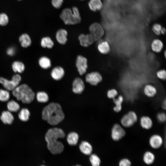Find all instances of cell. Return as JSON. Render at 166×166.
<instances>
[{
  "label": "cell",
  "instance_id": "31",
  "mask_svg": "<svg viewBox=\"0 0 166 166\" xmlns=\"http://www.w3.org/2000/svg\"><path fill=\"white\" fill-rule=\"evenodd\" d=\"M8 111L10 112H17L19 110L20 107L18 104L14 100L9 101L7 105Z\"/></svg>",
  "mask_w": 166,
  "mask_h": 166
},
{
  "label": "cell",
  "instance_id": "28",
  "mask_svg": "<svg viewBox=\"0 0 166 166\" xmlns=\"http://www.w3.org/2000/svg\"><path fill=\"white\" fill-rule=\"evenodd\" d=\"M41 45L43 48L51 49L54 45V42L49 37H44L42 39Z\"/></svg>",
  "mask_w": 166,
  "mask_h": 166
},
{
  "label": "cell",
  "instance_id": "38",
  "mask_svg": "<svg viewBox=\"0 0 166 166\" xmlns=\"http://www.w3.org/2000/svg\"><path fill=\"white\" fill-rule=\"evenodd\" d=\"M132 163L131 161L127 158L121 159L118 163V166H131Z\"/></svg>",
  "mask_w": 166,
  "mask_h": 166
},
{
  "label": "cell",
  "instance_id": "32",
  "mask_svg": "<svg viewBox=\"0 0 166 166\" xmlns=\"http://www.w3.org/2000/svg\"><path fill=\"white\" fill-rule=\"evenodd\" d=\"M38 101L41 103H45L49 100V97L46 93L43 91L38 92L36 95Z\"/></svg>",
  "mask_w": 166,
  "mask_h": 166
},
{
  "label": "cell",
  "instance_id": "10",
  "mask_svg": "<svg viewBox=\"0 0 166 166\" xmlns=\"http://www.w3.org/2000/svg\"><path fill=\"white\" fill-rule=\"evenodd\" d=\"M86 81L93 86L97 85L102 80V77L99 72L95 71L87 73L85 77Z\"/></svg>",
  "mask_w": 166,
  "mask_h": 166
},
{
  "label": "cell",
  "instance_id": "47",
  "mask_svg": "<svg viewBox=\"0 0 166 166\" xmlns=\"http://www.w3.org/2000/svg\"><path fill=\"white\" fill-rule=\"evenodd\" d=\"M41 166H45V165H41Z\"/></svg>",
  "mask_w": 166,
  "mask_h": 166
},
{
  "label": "cell",
  "instance_id": "43",
  "mask_svg": "<svg viewBox=\"0 0 166 166\" xmlns=\"http://www.w3.org/2000/svg\"><path fill=\"white\" fill-rule=\"evenodd\" d=\"M166 100L165 99L163 103H162V107L163 108V109H166Z\"/></svg>",
  "mask_w": 166,
  "mask_h": 166
},
{
  "label": "cell",
  "instance_id": "5",
  "mask_svg": "<svg viewBox=\"0 0 166 166\" xmlns=\"http://www.w3.org/2000/svg\"><path fill=\"white\" fill-rule=\"evenodd\" d=\"M21 80V77L18 74L13 76L10 80L0 77V83L6 89L10 91L13 90L18 86Z\"/></svg>",
  "mask_w": 166,
  "mask_h": 166
},
{
  "label": "cell",
  "instance_id": "25",
  "mask_svg": "<svg viewBox=\"0 0 166 166\" xmlns=\"http://www.w3.org/2000/svg\"><path fill=\"white\" fill-rule=\"evenodd\" d=\"M79 136L74 132L69 133L67 136V140L68 143L71 145H75L78 141Z\"/></svg>",
  "mask_w": 166,
  "mask_h": 166
},
{
  "label": "cell",
  "instance_id": "42",
  "mask_svg": "<svg viewBox=\"0 0 166 166\" xmlns=\"http://www.w3.org/2000/svg\"><path fill=\"white\" fill-rule=\"evenodd\" d=\"M6 52L8 55L10 56H12L15 54V49L14 48L10 47L8 49Z\"/></svg>",
  "mask_w": 166,
  "mask_h": 166
},
{
  "label": "cell",
  "instance_id": "34",
  "mask_svg": "<svg viewBox=\"0 0 166 166\" xmlns=\"http://www.w3.org/2000/svg\"><path fill=\"white\" fill-rule=\"evenodd\" d=\"M10 97V94L8 91L0 89V101L3 102L7 101Z\"/></svg>",
  "mask_w": 166,
  "mask_h": 166
},
{
  "label": "cell",
  "instance_id": "37",
  "mask_svg": "<svg viewBox=\"0 0 166 166\" xmlns=\"http://www.w3.org/2000/svg\"><path fill=\"white\" fill-rule=\"evenodd\" d=\"M118 94L117 91L114 89H109L107 92V96L110 99H113L115 98L117 96Z\"/></svg>",
  "mask_w": 166,
  "mask_h": 166
},
{
  "label": "cell",
  "instance_id": "46",
  "mask_svg": "<svg viewBox=\"0 0 166 166\" xmlns=\"http://www.w3.org/2000/svg\"><path fill=\"white\" fill-rule=\"evenodd\" d=\"M81 166V165H79V164H77V165H76L75 166Z\"/></svg>",
  "mask_w": 166,
  "mask_h": 166
},
{
  "label": "cell",
  "instance_id": "1",
  "mask_svg": "<svg viewBox=\"0 0 166 166\" xmlns=\"http://www.w3.org/2000/svg\"><path fill=\"white\" fill-rule=\"evenodd\" d=\"M65 134L61 128H54L49 129L46 132L45 139L47 143L48 150L53 154H60L63 151V144L58 140L59 138L64 137Z\"/></svg>",
  "mask_w": 166,
  "mask_h": 166
},
{
  "label": "cell",
  "instance_id": "27",
  "mask_svg": "<svg viewBox=\"0 0 166 166\" xmlns=\"http://www.w3.org/2000/svg\"><path fill=\"white\" fill-rule=\"evenodd\" d=\"M38 63L40 66L44 69H48L51 67V65L50 60L45 56L41 57L39 60Z\"/></svg>",
  "mask_w": 166,
  "mask_h": 166
},
{
  "label": "cell",
  "instance_id": "12",
  "mask_svg": "<svg viewBox=\"0 0 166 166\" xmlns=\"http://www.w3.org/2000/svg\"><path fill=\"white\" fill-rule=\"evenodd\" d=\"M83 81L81 78L77 77L74 79L72 83V91L76 94H81L85 89Z\"/></svg>",
  "mask_w": 166,
  "mask_h": 166
},
{
  "label": "cell",
  "instance_id": "24",
  "mask_svg": "<svg viewBox=\"0 0 166 166\" xmlns=\"http://www.w3.org/2000/svg\"><path fill=\"white\" fill-rule=\"evenodd\" d=\"M19 41L23 48H27L31 44V41L29 36L26 34H22L19 38Z\"/></svg>",
  "mask_w": 166,
  "mask_h": 166
},
{
  "label": "cell",
  "instance_id": "13",
  "mask_svg": "<svg viewBox=\"0 0 166 166\" xmlns=\"http://www.w3.org/2000/svg\"><path fill=\"white\" fill-rule=\"evenodd\" d=\"M149 142L152 148L154 149H157L162 145L163 142V139L160 135L154 134L150 137Z\"/></svg>",
  "mask_w": 166,
  "mask_h": 166
},
{
  "label": "cell",
  "instance_id": "33",
  "mask_svg": "<svg viewBox=\"0 0 166 166\" xmlns=\"http://www.w3.org/2000/svg\"><path fill=\"white\" fill-rule=\"evenodd\" d=\"M89 160L92 166H100L101 160L99 157L95 154H91Z\"/></svg>",
  "mask_w": 166,
  "mask_h": 166
},
{
  "label": "cell",
  "instance_id": "16",
  "mask_svg": "<svg viewBox=\"0 0 166 166\" xmlns=\"http://www.w3.org/2000/svg\"><path fill=\"white\" fill-rule=\"evenodd\" d=\"M88 5L89 9L93 12L100 11L103 7V4L101 0H89Z\"/></svg>",
  "mask_w": 166,
  "mask_h": 166
},
{
  "label": "cell",
  "instance_id": "41",
  "mask_svg": "<svg viewBox=\"0 0 166 166\" xmlns=\"http://www.w3.org/2000/svg\"><path fill=\"white\" fill-rule=\"evenodd\" d=\"M157 118L159 121L160 123H163L166 121L165 114L164 113H158L157 115Z\"/></svg>",
  "mask_w": 166,
  "mask_h": 166
},
{
  "label": "cell",
  "instance_id": "11",
  "mask_svg": "<svg viewBox=\"0 0 166 166\" xmlns=\"http://www.w3.org/2000/svg\"><path fill=\"white\" fill-rule=\"evenodd\" d=\"M80 45L82 47H87L92 45L96 40L90 34H81L78 37Z\"/></svg>",
  "mask_w": 166,
  "mask_h": 166
},
{
  "label": "cell",
  "instance_id": "49",
  "mask_svg": "<svg viewBox=\"0 0 166 166\" xmlns=\"http://www.w3.org/2000/svg\"><path fill=\"white\" fill-rule=\"evenodd\" d=\"M18 0L20 1V0Z\"/></svg>",
  "mask_w": 166,
  "mask_h": 166
},
{
  "label": "cell",
  "instance_id": "29",
  "mask_svg": "<svg viewBox=\"0 0 166 166\" xmlns=\"http://www.w3.org/2000/svg\"><path fill=\"white\" fill-rule=\"evenodd\" d=\"M12 67L13 71L15 73H22L25 69L23 63L19 61L14 62L12 64Z\"/></svg>",
  "mask_w": 166,
  "mask_h": 166
},
{
  "label": "cell",
  "instance_id": "6",
  "mask_svg": "<svg viewBox=\"0 0 166 166\" xmlns=\"http://www.w3.org/2000/svg\"><path fill=\"white\" fill-rule=\"evenodd\" d=\"M137 119L136 113L133 111H130L122 117L121 122L123 127L129 128L133 125L137 121Z\"/></svg>",
  "mask_w": 166,
  "mask_h": 166
},
{
  "label": "cell",
  "instance_id": "20",
  "mask_svg": "<svg viewBox=\"0 0 166 166\" xmlns=\"http://www.w3.org/2000/svg\"><path fill=\"white\" fill-rule=\"evenodd\" d=\"M151 46L152 51L156 53H159L163 49L164 45L161 40L158 39H155L152 41Z\"/></svg>",
  "mask_w": 166,
  "mask_h": 166
},
{
  "label": "cell",
  "instance_id": "26",
  "mask_svg": "<svg viewBox=\"0 0 166 166\" xmlns=\"http://www.w3.org/2000/svg\"><path fill=\"white\" fill-rule=\"evenodd\" d=\"M113 99L115 105L113 108L114 111L117 113L120 112L122 109V104L124 101L123 97L122 95H119L117 97H115Z\"/></svg>",
  "mask_w": 166,
  "mask_h": 166
},
{
  "label": "cell",
  "instance_id": "45",
  "mask_svg": "<svg viewBox=\"0 0 166 166\" xmlns=\"http://www.w3.org/2000/svg\"><path fill=\"white\" fill-rule=\"evenodd\" d=\"M164 56L165 57V58H166V51L165 50L164 51Z\"/></svg>",
  "mask_w": 166,
  "mask_h": 166
},
{
  "label": "cell",
  "instance_id": "9",
  "mask_svg": "<svg viewBox=\"0 0 166 166\" xmlns=\"http://www.w3.org/2000/svg\"><path fill=\"white\" fill-rule=\"evenodd\" d=\"M125 134V132L122 127L118 124H114L112 129L111 136L112 139L118 141L121 139Z\"/></svg>",
  "mask_w": 166,
  "mask_h": 166
},
{
  "label": "cell",
  "instance_id": "15",
  "mask_svg": "<svg viewBox=\"0 0 166 166\" xmlns=\"http://www.w3.org/2000/svg\"><path fill=\"white\" fill-rule=\"evenodd\" d=\"M65 74V71L63 68L60 66L54 68L51 72L52 78L56 81L59 80L62 78Z\"/></svg>",
  "mask_w": 166,
  "mask_h": 166
},
{
  "label": "cell",
  "instance_id": "4",
  "mask_svg": "<svg viewBox=\"0 0 166 166\" xmlns=\"http://www.w3.org/2000/svg\"><path fill=\"white\" fill-rule=\"evenodd\" d=\"M60 17L65 24L73 25L80 23L81 18L79 10L76 6L64 9L60 14Z\"/></svg>",
  "mask_w": 166,
  "mask_h": 166
},
{
  "label": "cell",
  "instance_id": "21",
  "mask_svg": "<svg viewBox=\"0 0 166 166\" xmlns=\"http://www.w3.org/2000/svg\"><path fill=\"white\" fill-rule=\"evenodd\" d=\"M140 124L143 128L147 130L150 129L153 125L151 119L147 116H143L140 118Z\"/></svg>",
  "mask_w": 166,
  "mask_h": 166
},
{
  "label": "cell",
  "instance_id": "8",
  "mask_svg": "<svg viewBox=\"0 0 166 166\" xmlns=\"http://www.w3.org/2000/svg\"><path fill=\"white\" fill-rule=\"evenodd\" d=\"M75 65L79 75H83L86 73L88 68L87 59L83 56L79 55L77 57Z\"/></svg>",
  "mask_w": 166,
  "mask_h": 166
},
{
  "label": "cell",
  "instance_id": "36",
  "mask_svg": "<svg viewBox=\"0 0 166 166\" xmlns=\"http://www.w3.org/2000/svg\"><path fill=\"white\" fill-rule=\"evenodd\" d=\"M9 22V18L7 15L4 13L0 14V25L6 26Z\"/></svg>",
  "mask_w": 166,
  "mask_h": 166
},
{
  "label": "cell",
  "instance_id": "22",
  "mask_svg": "<svg viewBox=\"0 0 166 166\" xmlns=\"http://www.w3.org/2000/svg\"><path fill=\"white\" fill-rule=\"evenodd\" d=\"M155 160L154 154L150 151H147L144 152L143 156V160L144 163L147 165H150L153 164Z\"/></svg>",
  "mask_w": 166,
  "mask_h": 166
},
{
  "label": "cell",
  "instance_id": "7",
  "mask_svg": "<svg viewBox=\"0 0 166 166\" xmlns=\"http://www.w3.org/2000/svg\"><path fill=\"white\" fill-rule=\"evenodd\" d=\"M90 34L94 38L96 41L101 39L104 35L105 31L102 26L97 22L91 24L89 27Z\"/></svg>",
  "mask_w": 166,
  "mask_h": 166
},
{
  "label": "cell",
  "instance_id": "19",
  "mask_svg": "<svg viewBox=\"0 0 166 166\" xmlns=\"http://www.w3.org/2000/svg\"><path fill=\"white\" fill-rule=\"evenodd\" d=\"M2 121L5 124H11L14 120V117L11 112L9 111H3L0 117Z\"/></svg>",
  "mask_w": 166,
  "mask_h": 166
},
{
  "label": "cell",
  "instance_id": "40",
  "mask_svg": "<svg viewBox=\"0 0 166 166\" xmlns=\"http://www.w3.org/2000/svg\"><path fill=\"white\" fill-rule=\"evenodd\" d=\"M64 0H51L52 6L56 9H59L62 6Z\"/></svg>",
  "mask_w": 166,
  "mask_h": 166
},
{
  "label": "cell",
  "instance_id": "3",
  "mask_svg": "<svg viewBox=\"0 0 166 166\" xmlns=\"http://www.w3.org/2000/svg\"><path fill=\"white\" fill-rule=\"evenodd\" d=\"M12 94L18 101L25 104L31 102L34 100L35 94L27 85L23 84L17 86L13 90Z\"/></svg>",
  "mask_w": 166,
  "mask_h": 166
},
{
  "label": "cell",
  "instance_id": "30",
  "mask_svg": "<svg viewBox=\"0 0 166 166\" xmlns=\"http://www.w3.org/2000/svg\"><path fill=\"white\" fill-rule=\"evenodd\" d=\"M30 115V112L26 108L22 109L18 115L19 119L23 121H28L29 119Z\"/></svg>",
  "mask_w": 166,
  "mask_h": 166
},
{
  "label": "cell",
  "instance_id": "23",
  "mask_svg": "<svg viewBox=\"0 0 166 166\" xmlns=\"http://www.w3.org/2000/svg\"><path fill=\"white\" fill-rule=\"evenodd\" d=\"M97 48L99 52L103 54L108 53L110 50L109 45L106 41H103L99 43Z\"/></svg>",
  "mask_w": 166,
  "mask_h": 166
},
{
  "label": "cell",
  "instance_id": "35",
  "mask_svg": "<svg viewBox=\"0 0 166 166\" xmlns=\"http://www.w3.org/2000/svg\"><path fill=\"white\" fill-rule=\"evenodd\" d=\"M163 27L158 23L154 24L152 27L153 32L156 35L159 36L161 34V31Z\"/></svg>",
  "mask_w": 166,
  "mask_h": 166
},
{
  "label": "cell",
  "instance_id": "14",
  "mask_svg": "<svg viewBox=\"0 0 166 166\" xmlns=\"http://www.w3.org/2000/svg\"><path fill=\"white\" fill-rule=\"evenodd\" d=\"M68 32L66 30L63 29L58 30L55 35L56 39L60 44L64 45L67 41Z\"/></svg>",
  "mask_w": 166,
  "mask_h": 166
},
{
  "label": "cell",
  "instance_id": "44",
  "mask_svg": "<svg viewBox=\"0 0 166 166\" xmlns=\"http://www.w3.org/2000/svg\"><path fill=\"white\" fill-rule=\"evenodd\" d=\"M166 33V30L163 27L161 31V34L164 35Z\"/></svg>",
  "mask_w": 166,
  "mask_h": 166
},
{
  "label": "cell",
  "instance_id": "2",
  "mask_svg": "<svg viewBox=\"0 0 166 166\" xmlns=\"http://www.w3.org/2000/svg\"><path fill=\"white\" fill-rule=\"evenodd\" d=\"M42 117L49 124L56 125L63 120L65 115L60 105L57 103L52 102L44 108Z\"/></svg>",
  "mask_w": 166,
  "mask_h": 166
},
{
  "label": "cell",
  "instance_id": "18",
  "mask_svg": "<svg viewBox=\"0 0 166 166\" xmlns=\"http://www.w3.org/2000/svg\"><path fill=\"white\" fill-rule=\"evenodd\" d=\"M79 148L81 152L86 155H90L93 151L92 145L86 141H82L79 145Z\"/></svg>",
  "mask_w": 166,
  "mask_h": 166
},
{
  "label": "cell",
  "instance_id": "39",
  "mask_svg": "<svg viewBox=\"0 0 166 166\" xmlns=\"http://www.w3.org/2000/svg\"><path fill=\"white\" fill-rule=\"evenodd\" d=\"M157 77L159 79L164 80L166 79V71L165 69H160L156 73Z\"/></svg>",
  "mask_w": 166,
  "mask_h": 166
},
{
  "label": "cell",
  "instance_id": "48",
  "mask_svg": "<svg viewBox=\"0 0 166 166\" xmlns=\"http://www.w3.org/2000/svg\"><path fill=\"white\" fill-rule=\"evenodd\" d=\"M80 0L83 1V0Z\"/></svg>",
  "mask_w": 166,
  "mask_h": 166
},
{
  "label": "cell",
  "instance_id": "17",
  "mask_svg": "<svg viewBox=\"0 0 166 166\" xmlns=\"http://www.w3.org/2000/svg\"><path fill=\"white\" fill-rule=\"evenodd\" d=\"M143 92L145 95L148 97H153L156 94L157 89L152 85L148 84L145 85L143 89Z\"/></svg>",
  "mask_w": 166,
  "mask_h": 166
}]
</instances>
